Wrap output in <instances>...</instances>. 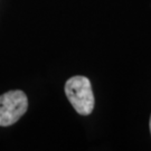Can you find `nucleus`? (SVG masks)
<instances>
[{
	"mask_svg": "<svg viewBox=\"0 0 151 151\" xmlns=\"http://www.w3.org/2000/svg\"><path fill=\"white\" fill-rule=\"evenodd\" d=\"M149 127H150V133H151V116H150V122H149Z\"/></svg>",
	"mask_w": 151,
	"mask_h": 151,
	"instance_id": "nucleus-3",
	"label": "nucleus"
},
{
	"mask_svg": "<svg viewBox=\"0 0 151 151\" xmlns=\"http://www.w3.org/2000/svg\"><path fill=\"white\" fill-rule=\"evenodd\" d=\"M65 94L75 111L81 115H90L94 109V94L90 80L76 75L67 80Z\"/></svg>",
	"mask_w": 151,
	"mask_h": 151,
	"instance_id": "nucleus-1",
	"label": "nucleus"
},
{
	"mask_svg": "<svg viewBox=\"0 0 151 151\" xmlns=\"http://www.w3.org/2000/svg\"><path fill=\"white\" fill-rule=\"evenodd\" d=\"M28 100L22 91H9L0 96V127L16 123L26 113Z\"/></svg>",
	"mask_w": 151,
	"mask_h": 151,
	"instance_id": "nucleus-2",
	"label": "nucleus"
}]
</instances>
